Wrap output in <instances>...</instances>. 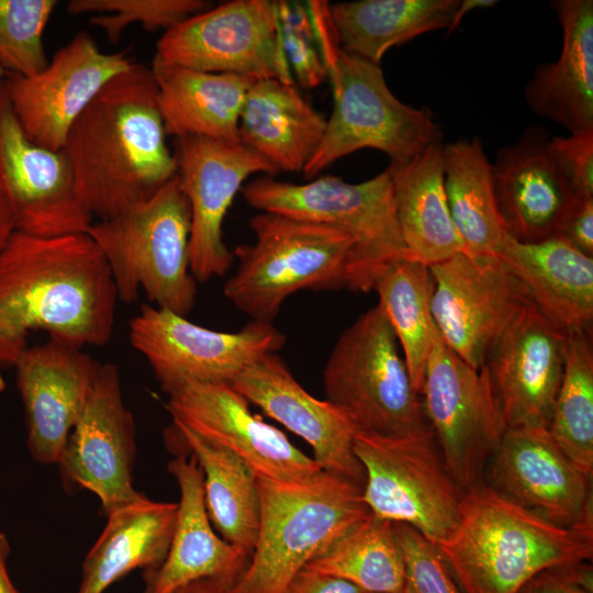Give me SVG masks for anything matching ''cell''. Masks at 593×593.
Instances as JSON below:
<instances>
[{"instance_id":"d6a6232c","label":"cell","mask_w":593,"mask_h":593,"mask_svg":"<svg viewBox=\"0 0 593 593\" xmlns=\"http://www.w3.org/2000/svg\"><path fill=\"white\" fill-rule=\"evenodd\" d=\"M444 186L463 254L495 256L506 231L496 203L492 164L478 137L444 145Z\"/></svg>"},{"instance_id":"83f0119b","label":"cell","mask_w":593,"mask_h":593,"mask_svg":"<svg viewBox=\"0 0 593 593\" xmlns=\"http://www.w3.org/2000/svg\"><path fill=\"white\" fill-rule=\"evenodd\" d=\"M326 119L294 83L255 80L239 116V138L281 172H303L316 153Z\"/></svg>"},{"instance_id":"5b68a950","label":"cell","mask_w":593,"mask_h":593,"mask_svg":"<svg viewBox=\"0 0 593 593\" xmlns=\"http://www.w3.org/2000/svg\"><path fill=\"white\" fill-rule=\"evenodd\" d=\"M256 480L257 540L233 593H283L310 561L371 513L362 489L332 472L291 481Z\"/></svg>"},{"instance_id":"816d5d0a","label":"cell","mask_w":593,"mask_h":593,"mask_svg":"<svg viewBox=\"0 0 593 593\" xmlns=\"http://www.w3.org/2000/svg\"><path fill=\"white\" fill-rule=\"evenodd\" d=\"M365 593H380V592H365Z\"/></svg>"},{"instance_id":"7402d4cb","label":"cell","mask_w":593,"mask_h":593,"mask_svg":"<svg viewBox=\"0 0 593 593\" xmlns=\"http://www.w3.org/2000/svg\"><path fill=\"white\" fill-rule=\"evenodd\" d=\"M230 384L249 404L305 440L324 471L363 489L366 473L354 449L357 426L335 404L310 394L277 353L247 366Z\"/></svg>"},{"instance_id":"7a4b0ae2","label":"cell","mask_w":593,"mask_h":593,"mask_svg":"<svg viewBox=\"0 0 593 593\" xmlns=\"http://www.w3.org/2000/svg\"><path fill=\"white\" fill-rule=\"evenodd\" d=\"M167 136L153 71L133 63L76 119L61 149L93 217L116 216L177 175Z\"/></svg>"},{"instance_id":"7c38bea8","label":"cell","mask_w":593,"mask_h":593,"mask_svg":"<svg viewBox=\"0 0 593 593\" xmlns=\"http://www.w3.org/2000/svg\"><path fill=\"white\" fill-rule=\"evenodd\" d=\"M155 59L189 69L294 83L277 1L232 0L165 31Z\"/></svg>"},{"instance_id":"3957f363","label":"cell","mask_w":593,"mask_h":593,"mask_svg":"<svg viewBox=\"0 0 593 593\" xmlns=\"http://www.w3.org/2000/svg\"><path fill=\"white\" fill-rule=\"evenodd\" d=\"M435 546L462 593H517L547 568L591 561L593 529L550 523L483 482L463 493L456 528Z\"/></svg>"},{"instance_id":"f907efd6","label":"cell","mask_w":593,"mask_h":593,"mask_svg":"<svg viewBox=\"0 0 593 593\" xmlns=\"http://www.w3.org/2000/svg\"><path fill=\"white\" fill-rule=\"evenodd\" d=\"M8 72L0 66V92L4 86Z\"/></svg>"},{"instance_id":"277c9868","label":"cell","mask_w":593,"mask_h":593,"mask_svg":"<svg viewBox=\"0 0 593 593\" xmlns=\"http://www.w3.org/2000/svg\"><path fill=\"white\" fill-rule=\"evenodd\" d=\"M305 4L331 82L333 111L326 119L323 139L303 170L304 177L313 179L337 159L362 148L382 152L393 165L441 141L432 111L400 101L388 87L380 65L342 48L329 3L310 0Z\"/></svg>"},{"instance_id":"484cf974","label":"cell","mask_w":593,"mask_h":593,"mask_svg":"<svg viewBox=\"0 0 593 593\" xmlns=\"http://www.w3.org/2000/svg\"><path fill=\"white\" fill-rule=\"evenodd\" d=\"M495 256L553 324L566 332H591L593 257L555 235L537 242H519L507 233Z\"/></svg>"},{"instance_id":"f1b7e54d","label":"cell","mask_w":593,"mask_h":593,"mask_svg":"<svg viewBox=\"0 0 593 593\" xmlns=\"http://www.w3.org/2000/svg\"><path fill=\"white\" fill-rule=\"evenodd\" d=\"M178 504L142 494L107 516V524L81 567L77 593H104L133 570H156L172 539Z\"/></svg>"},{"instance_id":"6da1fadb","label":"cell","mask_w":593,"mask_h":593,"mask_svg":"<svg viewBox=\"0 0 593 593\" xmlns=\"http://www.w3.org/2000/svg\"><path fill=\"white\" fill-rule=\"evenodd\" d=\"M118 302L107 260L88 234L14 231L0 251V369L14 367L37 331L79 348L107 345Z\"/></svg>"},{"instance_id":"f546056e","label":"cell","mask_w":593,"mask_h":593,"mask_svg":"<svg viewBox=\"0 0 593 593\" xmlns=\"http://www.w3.org/2000/svg\"><path fill=\"white\" fill-rule=\"evenodd\" d=\"M168 135L238 143L239 116L251 78L206 72L153 59Z\"/></svg>"},{"instance_id":"bcb514c9","label":"cell","mask_w":593,"mask_h":593,"mask_svg":"<svg viewBox=\"0 0 593 593\" xmlns=\"http://www.w3.org/2000/svg\"><path fill=\"white\" fill-rule=\"evenodd\" d=\"M232 584L217 579H200L170 593H233Z\"/></svg>"},{"instance_id":"60d3db41","label":"cell","mask_w":593,"mask_h":593,"mask_svg":"<svg viewBox=\"0 0 593 593\" xmlns=\"http://www.w3.org/2000/svg\"><path fill=\"white\" fill-rule=\"evenodd\" d=\"M281 41L292 75L304 88H314L326 78L305 2L277 1Z\"/></svg>"},{"instance_id":"c3c4849f","label":"cell","mask_w":593,"mask_h":593,"mask_svg":"<svg viewBox=\"0 0 593 593\" xmlns=\"http://www.w3.org/2000/svg\"><path fill=\"white\" fill-rule=\"evenodd\" d=\"M497 1L495 0H461L459 1V4L455 11L452 22L450 24V27L448 29V33H451L454 30L458 27L462 19L468 14L470 11L475 9H483V8H490L493 7Z\"/></svg>"},{"instance_id":"ee69618b","label":"cell","mask_w":593,"mask_h":593,"mask_svg":"<svg viewBox=\"0 0 593 593\" xmlns=\"http://www.w3.org/2000/svg\"><path fill=\"white\" fill-rule=\"evenodd\" d=\"M553 235L592 257L593 197L575 198L558 223Z\"/></svg>"},{"instance_id":"4fadbf2b","label":"cell","mask_w":593,"mask_h":593,"mask_svg":"<svg viewBox=\"0 0 593 593\" xmlns=\"http://www.w3.org/2000/svg\"><path fill=\"white\" fill-rule=\"evenodd\" d=\"M128 335L166 394L191 382L230 383L286 344L284 334L272 323L250 320L237 332H220L148 304L131 321Z\"/></svg>"},{"instance_id":"e0dca14e","label":"cell","mask_w":593,"mask_h":593,"mask_svg":"<svg viewBox=\"0 0 593 593\" xmlns=\"http://www.w3.org/2000/svg\"><path fill=\"white\" fill-rule=\"evenodd\" d=\"M133 63L127 51L103 53L89 33L79 31L41 72L32 77L8 74L7 93L26 136L58 152L98 92Z\"/></svg>"},{"instance_id":"5bb4252c","label":"cell","mask_w":593,"mask_h":593,"mask_svg":"<svg viewBox=\"0 0 593 593\" xmlns=\"http://www.w3.org/2000/svg\"><path fill=\"white\" fill-rule=\"evenodd\" d=\"M430 313L443 342L475 369L512 321L529 304L528 292L496 256L463 253L429 266Z\"/></svg>"},{"instance_id":"2e32d148","label":"cell","mask_w":593,"mask_h":593,"mask_svg":"<svg viewBox=\"0 0 593 593\" xmlns=\"http://www.w3.org/2000/svg\"><path fill=\"white\" fill-rule=\"evenodd\" d=\"M177 177L191 213L190 270L205 282L223 277L234 260L223 239V222L233 200L254 174L279 171L243 144L199 136L176 138Z\"/></svg>"},{"instance_id":"52a82bcc","label":"cell","mask_w":593,"mask_h":593,"mask_svg":"<svg viewBox=\"0 0 593 593\" xmlns=\"http://www.w3.org/2000/svg\"><path fill=\"white\" fill-rule=\"evenodd\" d=\"M190 231V205L176 175L148 200L93 222L86 234L107 260L119 301L131 303L142 290L155 306L187 317L197 296Z\"/></svg>"},{"instance_id":"681fc988","label":"cell","mask_w":593,"mask_h":593,"mask_svg":"<svg viewBox=\"0 0 593 593\" xmlns=\"http://www.w3.org/2000/svg\"><path fill=\"white\" fill-rule=\"evenodd\" d=\"M14 227L10 215L0 199V251L13 234Z\"/></svg>"},{"instance_id":"d4e9b609","label":"cell","mask_w":593,"mask_h":593,"mask_svg":"<svg viewBox=\"0 0 593 593\" xmlns=\"http://www.w3.org/2000/svg\"><path fill=\"white\" fill-rule=\"evenodd\" d=\"M167 467L179 488L177 521L165 560L156 570L143 574V593H170L200 579L234 585L249 558L214 532L200 466L192 455H179Z\"/></svg>"},{"instance_id":"f35d334b","label":"cell","mask_w":593,"mask_h":593,"mask_svg":"<svg viewBox=\"0 0 593 593\" xmlns=\"http://www.w3.org/2000/svg\"><path fill=\"white\" fill-rule=\"evenodd\" d=\"M209 5L203 0H71L67 10L75 15L93 13L90 24L101 27L115 44L131 24L139 23L147 31L168 30Z\"/></svg>"},{"instance_id":"836d02e7","label":"cell","mask_w":593,"mask_h":593,"mask_svg":"<svg viewBox=\"0 0 593 593\" xmlns=\"http://www.w3.org/2000/svg\"><path fill=\"white\" fill-rule=\"evenodd\" d=\"M172 423L202 470L204 502L212 525L223 539L249 558L260 516L255 473L230 450L203 439L178 422Z\"/></svg>"},{"instance_id":"e575fe53","label":"cell","mask_w":593,"mask_h":593,"mask_svg":"<svg viewBox=\"0 0 593 593\" xmlns=\"http://www.w3.org/2000/svg\"><path fill=\"white\" fill-rule=\"evenodd\" d=\"M433 289L429 266L407 256L390 262L373 284L379 295L377 305L393 329L413 387L419 394L437 331L430 313Z\"/></svg>"},{"instance_id":"ab89813d","label":"cell","mask_w":593,"mask_h":593,"mask_svg":"<svg viewBox=\"0 0 593 593\" xmlns=\"http://www.w3.org/2000/svg\"><path fill=\"white\" fill-rule=\"evenodd\" d=\"M393 528L404 563L403 593H462L434 544L406 524Z\"/></svg>"},{"instance_id":"8992f818","label":"cell","mask_w":593,"mask_h":593,"mask_svg":"<svg viewBox=\"0 0 593 593\" xmlns=\"http://www.w3.org/2000/svg\"><path fill=\"white\" fill-rule=\"evenodd\" d=\"M249 226L255 242L233 250L237 270L223 293L251 321L272 323L302 290L348 289L354 240L343 231L271 212L256 214Z\"/></svg>"},{"instance_id":"ba28073f","label":"cell","mask_w":593,"mask_h":593,"mask_svg":"<svg viewBox=\"0 0 593 593\" xmlns=\"http://www.w3.org/2000/svg\"><path fill=\"white\" fill-rule=\"evenodd\" d=\"M240 192L260 212L328 225L349 235L354 240L349 290H373L381 271L407 256L389 168L360 183H348L332 175L305 183L261 176L243 186Z\"/></svg>"},{"instance_id":"4dcf8cb0","label":"cell","mask_w":593,"mask_h":593,"mask_svg":"<svg viewBox=\"0 0 593 593\" xmlns=\"http://www.w3.org/2000/svg\"><path fill=\"white\" fill-rule=\"evenodd\" d=\"M388 168L407 257L433 266L463 253L445 192L441 141Z\"/></svg>"},{"instance_id":"30bf717a","label":"cell","mask_w":593,"mask_h":593,"mask_svg":"<svg viewBox=\"0 0 593 593\" xmlns=\"http://www.w3.org/2000/svg\"><path fill=\"white\" fill-rule=\"evenodd\" d=\"M435 441L433 432L387 437L358 430L354 449L365 469L362 499L370 512L437 545L456 528L465 492Z\"/></svg>"},{"instance_id":"ffe728a7","label":"cell","mask_w":593,"mask_h":593,"mask_svg":"<svg viewBox=\"0 0 593 593\" xmlns=\"http://www.w3.org/2000/svg\"><path fill=\"white\" fill-rule=\"evenodd\" d=\"M167 395L174 422L239 457L257 478L301 480L323 470L280 429L254 414L230 383L191 382Z\"/></svg>"},{"instance_id":"8d00e7d4","label":"cell","mask_w":593,"mask_h":593,"mask_svg":"<svg viewBox=\"0 0 593 593\" xmlns=\"http://www.w3.org/2000/svg\"><path fill=\"white\" fill-rule=\"evenodd\" d=\"M591 332H567L561 384L550 435L583 472L593 473V350Z\"/></svg>"},{"instance_id":"44dd1931","label":"cell","mask_w":593,"mask_h":593,"mask_svg":"<svg viewBox=\"0 0 593 593\" xmlns=\"http://www.w3.org/2000/svg\"><path fill=\"white\" fill-rule=\"evenodd\" d=\"M567 332L534 304L506 327L485 361L507 428H549L561 384Z\"/></svg>"},{"instance_id":"603a6c76","label":"cell","mask_w":593,"mask_h":593,"mask_svg":"<svg viewBox=\"0 0 593 593\" xmlns=\"http://www.w3.org/2000/svg\"><path fill=\"white\" fill-rule=\"evenodd\" d=\"M101 365L82 348L52 339L19 357L13 368L36 462L58 463Z\"/></svg>"},{"instance_id":"74e56055","label":"cell","mask_w":593,"mask_h":593,"mask_svg":"<svg viewBox=\"0 0 593 593\" xmlns=\"http://www.w3.org/2000/svg\"><path fill=\"white\" fill-rule=\"evenodd\" d=\"M57 4L56 0H0V66L9 75L32 77L48 65L43 34Z\"/></svg>"},{"instance_id":"7bdbcfd3","label":"cell","mask_w":593,"mask_h":593,"mask_svg":"<svg viewBox=\"0 0 593 593\" xmlns=\"http://www.w3.org/2000/svg\"><path fill=\"white\" fill-rule=\"evenodd\" d=\"M517 593H593L592 567L581 562L547 568L526 581Z\"/></svg>"},{"instance_id":"b9f144b4","label":"cell","mask_w":593,"mask_h":593,"mask_svg":"<svg viewBox=\"0 0 593 593\" xmlns=\"http://www.w3.org/2000/svg\"><path fill=\"white\" fill-rule=\"evenodd\" d=\"M550 147L581 197H593V132L555 136Z\"/></svg>"},{"instance_id":"8fae6325","label":"cell","mask_w":593,"mask_h":593,"mask_svg":"<svg viewBox=\"0 0 593 593\" xmlns=\"http://www.w3.org/2000/svg\"><path fill=\"white\" fill-rule=\"evenodd\" d=\"M421 396L450 477L463 492L482 484L507 428L488 368L467 363L436 331Z\"/></svg>"},{"instance_id":"d6986e66","label":"cell","mask_w":593,"mask_h":593,"mask_svg":"<svg viewBox=\"0 0 593 593\" xmlns=\"http://www.w3.org/2000/svg\"><path fill=\"white\" fill-rule=\"evenodd\" d=\"M136 427L119 369L102 363L58 461L64 479L93 493L105 515L142 493L133 486Z\"/></svg>"},{"instance_id":"d590c367","label":"cell","mask_w":593,"mask_h":593,"mask_svg":"<svg viewBox=\"0 0 593 593\" xmlns=\"http://www.w3.org/2000/svg\"><path fill=\"white\" fill-rule=\"evenodd\" d=\"M304 568L345 579L365 592L403 593L404 563L393 523L372 513Z\"/></svg>"},{"instance_id":"1f68e13d","label":"cell","mask_w":593,"mask_h":593,"mask_svg":"<svg viewBox=\"0 0 593 593\" xmlns=\"http://www.w3.org/2000/svg\"><path fill=\"white\" fill-rule=\"evenodd\" d=\"M460 0H359L329 4L344 51L380 65L396 45L449 29Z\"/></svg>"},{"instance_id":"f6af8a7d","label":"cell","mask_w":593,"mask_h":593,"mask_svg":"<svg viewBox=\"0 0 593 593\" xmlns=\"http://www.w3.org/2000/svg\"><path fill=\"white\" fill-rule=\"evenodd\" d=\"M283 593H365V591L345 579L303 568Z\"/></svg>"},{"instance_id":"9c48e42d","label":"cell","mask_w":593,"mask_h":593,"mask_svg":"<svg viewBox=\"0 0 593 593\" xmlns=\"http://www.w3.org/2000/svg\"><path fill=\"white\" fill-rule=\"evenodd\" d=\"M323 387L326 400L360 432L387 437L433 432L393 329L378 305L340 334L325 363Z\"/></svg>"},{"instance_id":"4316f807","label":"cell","mask_w":593,"mask_h":593,"mask_svg":"<svg viewBox=\"0 0 593 593\" xmlns=\"http://www.w3.org/2000/svg\"><path fill=\"white\" fill-rule=\"evenodd\" d=\"M562 49L553 63L536 67L525 88L529 108L570 134L593 132V1L560 0Z\"/></svg>"},{"instance_id":"9a60e30c","label":"cell","mask_w":593,"mask_h":593,"mask_svg":"<svg viewBox=\"0 0 593 593\" xmlns=\"http://www.w3.org/2000/svg\"><path fill=\"white\" fill-rule=\"evenodd\" d=\"M0 199L15 232L38 237L86 233L94 217L63 150L32 142L0 92Z\"/></svg>"},{"instance_id":"ac0fdd59","label":"cell","mask_w":593,"mask_h":593,"mask_svg":"<svg viewBox=\"0 0 593 593\" xmlns=\"http://www.w3.org/2000/svg\"><path fill=\"white\" fill-rule=\"evenodd\" d=\"M485 472L486 485L548 522L593 529L592 475L570 460L547 428H506Z\"/></svg>"},{"instance_id":"cb8c5ba5","label":"cell","mask_w":593,"mask_h":593,"mask_svg":"<svg viewBox=\"0 0 593 593\" xmlns=\"http://www.w3.org/2000/svg\"><path fill=\"white\" fill-rule=\"evenodd\" d=\"M549 139L542 127H529L515 144L502 147L492 164L504 228L519 242L552 236L567 209L581 197Z\"/></svg>"},{"instance_id":"7dc6e473","label":"cell","mask_w":593,"mask_h":593,"mask_svg":"<svg viewBox=\"0 0 593 593\" xmlns=\"http://www.w3.org/2000/svg\"><path fill=\"white\" fill-rule=\"evenodd\" d=\"M11 548L7 535L0 530V593H20L8 570V558Z\"/></svg>"}]
</instances>
